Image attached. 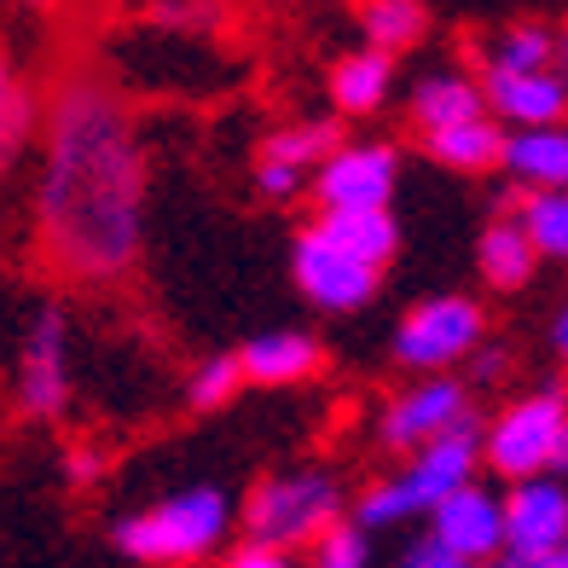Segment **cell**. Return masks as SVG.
Listing matches in <instances>:
<instances>
[{
	"label": "cell",
	"mask_w": 568,
	"mask_h": 568,
	"mask_svg": "<svg viewBox=\"0 0 568 568\" xmlns=\"http://www.w3.org/2000/svg\"><path fill=\"white\" fill-rule=\"evenodd\" d=\"M400 568H476V562L458 557L453 546H442L435 534H424V539H412V546L400 551Z\"/></svg>",
	"instance_id": "obj_30"
},
{
	"label": "cell",
	"mask_w": 568,
	"mask_h": 568,
	"mask_svg": "<svg viewBox=\"0 0 568 568\" xmlns=\"http://www.w3.org/2000/svg\"><path fill=\"white\" fill-rule=\"evenodd\" d=\"M470 359H476V383H494V377H505V366H510L499 348H476Z\"/></svg>",
	"instance_id": "obj_34"
},
{
	"label": "cell",
	"mask_w": 568,
	"mask_h": 568,
	"mask_svg": "<svg viewBox=\"0 0 568 568\" xmlns=\"http://www.w3.org/2000/svg\"><path fill=\"white\" fill-rule=\"evenodd\" d=\"M395 180H400L395 145L359 140V145H337L314 169V197L320 210H389Z\"/></svg>",
	"instance_id": "obj_9"
},
{
	"label": "cell",
	"mask_w": 568,
	"mask_h": 568,
	"mask_svg": "<svg viewBox=\"0 0 568 568\" xmlns=\"http://www.w3.org/2000/svg\"><path fill=\"white\" fill-rule=\"evenodd\" d=\"M359 36L377 53H412L429 36V12L424 0H359Z\"/></svg>",
	"instance_id": "obj_20"
},
{
	"label": "cell",
	"mask_w": 568,
	"mask_h": 568,
	"mask_svg": "<svg viewBox=\"0 0 568 568\" xmlns=\"http://www.w3.org/2000/svg\"><path fill=\"white\" fill-rule=\"evenodd\" d=\"M36 232L47 262L88 284L122 278L140 262L145 158L122 99L93 75H70L47 116Z\"/></svg>",
	"instance_id": "obj_1"
},
{
	"label": "cell",
	"mask_w": 568,
	"mask_h": 568,
	"mask_svg": "<svg viewBox=\"0 0 568 568\" xmlns=\"http://www.w3.org/2000/svg\"><path fill=\"white\" fill-rule=\"evenodd\" d=\"M424 145H429L435 163H447V169H458V174H487V169H505L510 134L499 128V116L487 111V116H470V122L442 128V134H424Z\"/></svg>",
	"instance_id": "obj_18"
},
{
	"label": "cell",
	"mask_w": 568,
	"mask_h": 568,
	"mask_svg": "<svg viewBox=\"0 0 568 568\" xmlns=\"http://www.w3.org/2000/svg\"><path fill=\"white\" fill-rule=\"evenodd\" d=\"M551 348H557V359L568 366V302L557 307V320H551Z\"/></svg>",
	"instance_id": "obj_35"
},
{
	"label": "cell",
	"mask_w": 568,
	"mask_h": 568,
	"mask_svg": "<svg viewBox=\"0 0 568 568\" xmlns=\"http://www.w3.org/2000/svg\"><path fill=\"white\" fill-rule=\"evenodd\" d=\"M470 418H476V412H470V389L435 372V383H418V389H406V395L389 400L377 435L395 453H418L424 442H435V435H447V429L470 424Z\"/></svg>",
	"instance_id": "obj_10"
},
{
	"label": "cell",
	"mask_w": 568,
	"mask_h": 568,
	"mask_svg": "<svg viewBox=\"0 0 568 568\" xmlns=\"http://www.w3.org/2000/svg\"><path fill=\"white\" fill-rule=\"evenodd\" d=\"M291 273H296V291L325 307V314H354V307H366L377 296V262L366 255H354L343 239H331V232L314 221L307 232H296V250H291Z\"/></svg>",
	"instance_id": "obj_7"
},
{
	"label": "cell",
	"mask_w": 568,
	"mask_h": 568,
	"mask_svg": "<svg viewBox=\"0 0 568 568\" xmlns=\"http://www.w3.org/2000/svg\"><path fill=\"white\" fill-rule=\"evenodd\" d=\"M562 53V30H551V23H505V30L494 36V47H487L481 64H510V70H551Z\"/></svg>",
	"instance_id": "obj_22"
},
{
	"label": "cell",
	"mask_w": 568,
	"mask_h": 568,
	"mask_svg": "<svg viewBox=\"0 0 568 568\" xmlns=\"http://www.w3.org/2000/svg\"><path fill=\"white\" fill-rule=\"evenodd\" d=\"M226 568H296V562H291V551H278V546H255V539H244Z\"/></svg>",
	"instance_id": "obj_31"
},
{
	"label": "cell",
	"mask_w": 568,
	"mask_h": 568,
	"mask_svg": "<svg viewBox=\"0 0 568 568\" xmlns=\"http://www.w3.org/2000/svg\"><path fill=\"white\" fill-rule=\"evenodd\" d=\"M99 470H105V458H99L93 447H70V453H64V476H70L75 487H93Z\"/></svg>",
	"instance_id": "obj_32"
},
{
	"label": "cell",
	"mask_w": 568,
	"mask_h": 568,
	"mask_svg": "<svg viewBox=\"0 0 568 568\" xmlns=\"http://www.w3.org/2000/svg\"><path fill=\"white\" fill-rule=\"evenodd\" d=\"M372 551H366V528L359 523H331L320 539H314V568H366Z\"/></svg>",
	"instance_id": "obj_27"
},
{
	"label": "cell",
	"mask_w": 568,
	"mask_h": 568,
	"mask_svg": "<svg viewBox=\"0 0 568 568\" xmlns=\"http://www.w3.org/2000/svg\"><path fill=\"white\" fill-rule=\"evenodd\" d=\"M568 429V400L557 389H539L510 400L494 424H487V470L505 476V481H528V476H546L557 464V442Z\"/></svg>",
	"instance_id": "obj_5"
},
{
	"label": "cell",
	"mask_w": 568,
	"mask_h": 568,
	"mask_svg": "<svg viewBox=\"0 0 568 568\" xmlns=\"http://www.w3.org/2000/svg\"><path fill=\"white\" fill-rule=\"evenodd\" d=\"M476 262H481V278L494 284V291H523V284L534 278V262L539 250L528 239L523 215H499L481 226V244H476Z\"/></svg>",
	"instance_id": "obj_19"
},
{
	"label": "cell",
	"mask_w": 568,
	"mask_h": 568,
	"mask_svg": "<svg viewBox=\"0 0 568 568\" xmlns=\"http://www.w3.org/2000/svg\"><path fill=\"white\" fill-rule=\"evenodd\" d=\"M505 174L516 180V186H528V192H557V186H568V122L510 128Z\"/></svg>",
	"instance_id": "obj_15"
},
{
	"label": "cell",
	"mask_w": 568,
	"mask_h": 568,
	"mask_svg": "<svg viewBox=\"0 0 568 568\" xmlns=\"http://www.w3.org/2000/svg\"><path fill=\"white\" fill-rule=\"evenodd\" d=\"M481 442H487V435L476 429V418L447 429V435H435V442H424L400 476L372 481L366 494L354 499V523L366 534H377L389 523H406V516H429L447 494H458L464 481H476V464H487Z\"/></svg>",
	"instance_id": "obj_2"
},
{
	"label": "cell",
	"mask_w": 568,
	"mask_h": 568,
	"mask_svg": "<svg viewBox=\"0 0 568 568\" xmlns=\"http://www.w3.org/2000/svg\"><path fill=\"white\" fill-rule=\"evenodd\" d=\"M557 70L568 75V30H562V53H557Z\"/></svg>",
	"instance_id": "obj_37"
},
{
	"label": "cell",
	"mask_w": 568,
	"mask_h": 568,
	"mask_svg": "<svg viewBox=\"0 0 568 568\" xmlns=\"http://www.w3.org/2000/svg\"><path fill=\"white\" fill-rule=\"evenodd\" d=\"M557 476H568V429H562V442H557V464H551Z\"/></svg>",
	"instance_id": "obj_36"
},
{
	"label": "cell",
	"mask_w": 568,
	"mask_h": 568,
	"mask_svg": "<svg viewBox=\"0 0 568 568\" xmlns=\"http://www.w3.org/2000/svg\"><path fill=\"white\" fill-rule=\"evenodd\" d=\"M244 359L239 354H210V359H203V366L192 372V383H186V406L192 412H221L232 395H239L244 389Z\"/></svg>",
	"instance_id": "obj_25"
},
{
	"label": "cell",
	"mask_w": 568,
	"mask_h": 568,
	"mask_svg": "<svg viewBox=\"0 0 568 568\" xmlns=\"http://www.w3.org/2000/svg\"><path fill=\"white\" fill-rule=\"evenodd\" d=\"M337 145H343L337 140V122H291V128H278V134H267L262 158H284V163H296V169H320Z\"/></svg>",
	"instance_id": "obj_24"
},
{
	"label": "cell",
	"mask_w": 568,
	"mask_h": 568,
	"mask_svg": "<svg viewBox=\"0 0 568 568\" xmlns=\"http://www.w3.org/2000/svg\"><path fill=\"white\" fill-rule=\"evenodd\" d=\"M320 226L377 267H389L395 250H400V226H395L389 210H320Z\"/></svg>",
	"instance_id": "obj_21"
},
{
	"label": "cell",
	"mask_w": 568,
	"mask_h": 568,
	"mask_svg": "<svg viewBox=\"0 0 568 568\" xmlns=\"http://www.w3.org/2000/svg\"><path fill=\"white\" fill-rule=\"evenodd\" d=\"M244 377L262 383V389H291V383H307L325 366V348L307 337V331H262L239 348Z\"/></svg>",
	"instance_id": "obj_14"
},
{
	"label": "cell",
	"mask_w": 568,
	"mask_h": 568,
	"mask_svg": "<svg viewBox=\"0 0 568 568\" xmlns=\"http://www.w3.org/2000/svg\"><path fill=\"white\" fill-rule=\"evenodd\" d=\"M343 516V487L325 470H296V476H267L244 505V534L255 546L291 551L302 539H320Z\"/></svg>",
	"instance_id": "obj_4"
},
{
	"label": "cell",
	"mask_w": 568,
	"mask_h": 568,
	"mask_svg": "<svg viewBox=\"0 0 568 568\" xmlns=\"http://www.w3.org/2000/svg\"><path fill=\"white\" fill-rule=\"evenodd\" d=\"M481 93L487 111L505 128H546L568 116V75L551 70H510V64H481Z\"/></svg>",
	"instance_id": "obj_12"
},
{
	"label": "cell",
	"mask_w": 568,
	"mask_h": 568,
	"mask_svg": "<svg viewBox=\"0 0 568 568\" xmlns=\"http://www.w3.org/2000/svg\"><path fill=\"white\" fill-rule=\"evenodd\" d=\"M499 568H568V546H557V551H546V557H499Z\"/></svg>",
	"instance_id": "obj_33"
},
{
	"label": "cell",
	"mask_w": 568,
	"mask_h": 568,
	"mask_svg": "<svg viewBox=\"0 0 568 568\" xmlns=\"http://www.w3.org/2000/svg\"><path fill=\"white\" fill-rule=\"evenodd\" d=\"M395 88V53H377V47H359V53L331 64V105L343 116H372L389 105Z\"/></svg>",
	"instance_id": "obj_17"
},
{
	"label": "cell",
	"mask_w": 568,
	"mask_h": 568,
	"mask_svg": "<svg viewBox=\"0 0 568 568\" xmlns=\"http://www.w3.org/2000/svg\"><path fill=\"white\" fill-rule=\"evenodd\" d=\"M23 7H53V0H23Z\"/></svg>",
	"instance_id": "obj_38"
},
{
	"label": "cell",
	"mask_w": 568,
	"mask_h": 568,
	"mask_svg": "<svg viewBox=\"0 0 568 568\" xmlns=\"http://www.w3.org/2000/svg\"><path fill=\"white\" fill-rule=\"evenodd\" d=\"M151 23H163V30H186V36H203V30H215V18L221 7L215 0H151L145 7Z\"/></svg>",
	"instance_id": "obj_28"
},
{
	"label": "cell",
	"mask_w": 568,
	"mask_h": 568,
	"mask_svg": "<svg viewBox=\"0 0 568 568\" xmlns=\"http://www.w3.org/2000/svg\"><path fill=\"white\" fill-rule=\"evenodd\" d=\"M302 174L307 169L284 163V158H262V163H255V192H262V197H296L302 192Z\"/></svg>",
	"instance_id": "obj_29"
},
{
	"label": "cell",
	"mask_w": 568,
	"mask_h": 568,
	"mask_svg": "<svg viewBox=\"0 0 568 568\" xmlns=\"http://www.w3.org/2000/svg\"><path fill=\"white\" fill-rule=\"evenodd\" d=\"M406 116L418 122V134H442L453 122L487 116V93H481V82H470V75H458V70H435L412 88Z\"/></svg>",
	"instance_id": "obj_16"
},
{
	"label": "cell",
	"mask_w": 568,
	"mask_h": 568,
	"mask_svg": "<svg viewBox=\"0 0 568 568\" xmlns=\"http://www.w3.org/2000/svg\"><path fill=\"white\" fill-rule=\"evenodd\" d=\"M429 534L470 562H499L505 557V499L487 494L481 481H464L458 494H447L429 510Z\"/></svg>",
	"instance_id": "obj_13"
},
{
	"label": "cell",
	"mask_w": 568,
	"mask_h": 568,
	"mask_svg": "<svg viewBox=\"0 0 568 568\" xmlns=\"http://www.w3.org/2000/svg\"><path fill=\"white\" fill-rule=\"evenodd\" d=\"M30 128H36V93L18 70H7L0 75V151L18 158V145L30 140Z\"/></svg>",
	"instance_id": "obj_26"
},
{
	"label": "cell",
	"mask_w": 568,
	"mask_h": 568,
	"mask_svg": "<svg viewBox=\"0 0 568 568\" xmlns=\"http://www.w3.org/2000/svg\"><path fill=\"white\" fill-rule=\"evenodd\" d=\"M481 337H487L481 302H470V296H429V302H418V307L400 320V331H395V359H400L406 372L435 377V372L458 366V359H470V354L481 348Z\"/></svg>",
	"instance_id": "obj_6"
},
{
	"label": "cell",
	"mask_w": 568,
	"mask_h": 568,
	"mask_svg": "<svg viewBox=\"0 0 568 568\" xmlns=\"http://www.w3.org/2000/svg\"><path fill=\"white\" fill-rule=\"evenodd\" d=\"M232 528V505L221 487H186L151 510H134L116 523V551L134 562H158V568H180V562H203Z\"/></svg>",
	"instance_id": "obj_3"
},
{
	"label": "cell",
	"mask_w": 568,
	"mask_h": 568,
	"mask_svg": "<svg viewBox=\"0 0 568 568\" xmlns=\"http://www.w3.org/2000/svg\"><path fill=\"white\" fill-rule=\"evenodd\" d=\"M568 546V487L557 481V470L510 481L505 494V551L510 557H546Z\"/></svg>",
	"instance_id": "obj_11"
},
{
	"label": "cell",
	"mask_w": 568,
	"mask_h": 568,
	"mask_svg": "<svg viewBox=\"0 0 568 568\" xmlns=\"http://www.w3.org/2000/svg\"><path fill=\"white\" fill-rule=\"evenodd\" d=\"M516 215H523L528 239H534V250L546 255V262H568V186L534 192Z\"/></svg>",
	"instance_id": "obj_23"
},
{
	"label": "cell",
	"mask_w": 568,
	"mask_h": 568,
	"mask_svg": "<svg viewBox=\"0 0 568 568\" xmlns=\"http://www.w3.org/2000/svg\"><path fill=\"white\" fill-rule=\"evenodd\" d=\"M70 406V325L59 307H41L23 331V354H18V412L23 418H59Z\"/></svg>",
	"instance_id": "obj_8"
}]
</instances>
